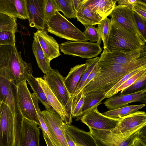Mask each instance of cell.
I'll use <instances>...</instances> for the list:
<instances>
[{"label":"cell","mask_w":146,"mask_h":146,"mask_svg":"<svg viewBox=\"0 0 146 146\" xmlns=\"http://www.w3.org/2000/svg\"><path fill=\"white\" fill-rule=\"evenodd\" d=\"M99 64L98 73L77 96L94 92L105 95L126 74L146 65V54L129 63Z\"/></svg>","instance_id":"1"},{"label":"cell","mask_w":146,"mask_h":146,"mask_svg":"<svg viewBox=\"0 0 146 146\" xmlns=\"http://www.w3.org/2000/svg\"><path fill=\"white\" fill-rule=\"evenodd\" d=\"M111 25L105 48L109 52H127L146 46L144 42L136 34L128 30L111 19Z\"/></svg>","instance_id":"2"},{"label":"cell","mask_w":146,"mask_h":146,"mask_svg":"<svg viewBox=\"0 0 146 146\" xmlns=\"http://www.w3.org/2000/svg\"><path fill=\"white\" fill-rule=\"evenodd\" d=\"M1 47L14 86L32 74L31 64L23 60L15 45H2Z\"/></svg>","instance_id":"3"},{"label":"cell","mask_w":146,"mask_h":146,"mask_svg":"<svg viewBox=\"0 0 146 146\" xmlns=\"http://www.w3.org/2000/svg\"><path fill=\"white\" fill-rule=\"evenodd\" d=\"M47 31L56 36L76 42H86L88 40L83 33L56 11L46 23Z\"/></svg>","instance_id":"4"},{"label":"cell","mask_w":146,"mask_h":146,"mask_svg":"<svg viewBox=\"0 0 146 146\" xmlns=\"http://www.w3.org/2000/svg\"><path fill=\"white\" fill-rule=\"evenodd\" d=\"M43 79L61 104L72 122V100L64 83V78L56 70L52 69Z\"/></svg>","instance_id":"5"},{"label":"cell","mask_w":146,"mask_h":146,"mask_svg":"<svg viewBox=\"0 0 146 146\" xmlns=\"http://www.w3.org/2000/svg\"><path fill=\"white\" fill-rule=\"evenodd\" d=\"M35 122L23 117L15 126L14 146H40V128Z\"/></svg>","instance_id":"6"},{"label":"cell","mask_w":146,"mask_h":146,"mask_svg":"<svg viewBox=\"0 0 146 146\" xmlns=\"http://www.w3.org/2000/svg\"><path fill=\"white\" fill-rule=\"evenodd\" d=\"M15 87V100L18 111L23 117L34 121L40 126L31 94L27 87L26 80L19 82Z\"/></svg>","instance_id":"7"},{"label":"cell","mask_w":146,"mask_h":146,"mask_svg":"<svg viewBox=\"0 0 146 146\" xmlns=\"http://www.w3.org/2000/svg\"><path fill=\"white\" fill-rule=\"evenodd\" d=\"M89 129L98 146H132L141 130L132 134H113L109 131Z\"/></svg>","instance_id":"8"},{"label":"cell","mask_w":146,"mask_h":146,"mask_svg":"<svg viewBox=\"0 0 146 146\" xmlns=\"http://www.w3.org/2000/svg\"><path fill=\"white\" fill-rule=\"evenodd\" d=\"M17 112L14 115L8 106L1 102L0 107V146H14Z\"/></svg>","instance_id":"9"},{"label":"cell","mask_w":146,"mask_h":146,"mask_svg":"<svg viewBox=\"0 0 146 146\" xmlns=\"http://www.w3.org/2000/svg\"><path fill=\"white\" fill-rule=\"evenodd\" d=\"M59 49L64 54L89 59L96 57L102 51L100 44L90 41H67L61 43Z\"/></svg>","instance_id":"10"},{"label":"cell","mask_w":146,"mask_h":146,"mask_svg":"<svg viewBox=\"0 0 146 146\" xmlns=\"http://www.w3.org/2000/svg\"><path fill=\"white\" fill-rule=\"evenodd\" d=\"M98 106L85 113L80 117L81 121L89 128L111 131L117 126L121 118L114 119L104 115L98 111Z\"/></svg>","instance_id":"11"},{"label":"cell","mask_w":146,"mask_h":146,"mask_svg":"<svg viewBox=\"0 0 146 146\" xmlns=\"http://www.w3.org/2000/svg\"><path fill=\"white\" fill-rule=\"evenodd\" d=\"M146 125L145 112L137 111L121 118L117 126L110 131L113 134H131L141 130Z\"/></svg>","instance_id":"12"},{"label":"cell","mask_w":146,"mask_h":146,"mask_svg":"<svg viewBox=\"0 0 146 146\" xmlns=\"http://www.w3.org/2000/svg\"><path fill=\"white\" fill-rule=\"evenodd\" d=\"M41 113L54 146H68L63 126L64 122L60 116L55 112L47 110Z\"/></svg>","instance_id":"13"},{"label":"cell","mask_w":146,"mask_h":146,"mask_svg":"<svg viewBox=\"0 0 146 146\" xmlns=\"http://www.w3.org/2000/svg\"><path fill=\"white\" fill-rule=\"evenodd\" d=\"M146 46L127 52L118 51L109 52L104 48L100 57L99 63L123 64L130 63L146 54Z\"/></svg>","instance_id":"14"},{"label":"cell","mask_w":146,"mask_h":146,"mask_svg":"<svg viewBox=\"0 0 146 146\" xmlns=\"http://www.w3.org/2000/svg\"><path fill=\"white\" fill-rule=\"evenodd\" d=\"M29 25L38 30H44L45 0H26Z\"/></svg>","instance_id":"15"},{"label":"cell","mask_w":146,"mask_h":146,"mask_svg":"<svg viewBox=\"0 0 146 146\" xmlns=\"http://www.w3.org/2000/svg\"><path fill=\"white\" fill-rule=\"evenodd\" d=\"M132 9L125 6L118 5L108 16L130 31L137 34L146 43V40L140 34L135 25L132 15Z\"/></svg>","instance_id":"16"},{"label":"cell","mask_w":146,"mask_h":146,"mask_svg":"<svg viewBox=\"0 0 146 146\" xmlns=\"http://www.w3.org/2000/svg\"><path fill=\"white\" fill-rule=\"evenodd\" d=\"M108 98L104 104L110 110L121 108L132 102H139L145 104L146 102V89L130 94L125 95L119 94Z\"/></svg>","instance_id":"17"},{"label":"cell","mask_w":146,"mask_h":146,"mask_svg":"<svg viewBox=\"0 0 146 146\" xmlns=\"http://www.w3.org/2000/svg\"><path fill=\"white\" fill-rule=\"evenodd\" d=\"M36 35L44 55L50 62L53 59L61 55L59 44L52 36L47 34L44 30H38L34 33Z\"/></svg>","instance_id":"18"},{"label":"cell","mask_w":146,"mask_h":146,"mask_svg":"<svg viewBox=\"0 0 146 146\" xmlns=\"http://www.w3.org/2000/svg\"><path fill=\"white\" fill-rule=\"evenodd\" d=\"M0 12L16 18H28L26 0H0Z\"/></svg>","instance_id":"19"},{"label":"cell","mask_w":146,"mask_h":146,"mask_svg":"<svg viewBox=\"0 0 146 146\" xmlns=\"http://www.w3.org/2000/svg\"><path fill=\"white\" fill-rule=\"evenodd\" d=\"M39 85L43 89L49 104L60 116L63 121L68 125H71L69 119L62 106L51 90L46 82L41 77L36 78Z\"/></svg>","instance_id":"20"},{"label":"cell","mask_w":146,"mask_h":146,"mask_svg":"<svg viewBox=\"0 0 146 146\" xmlns=\"http://www.w3.org/2000/svg\"><path fill=\"white\" fill-rule=\"evenodd\" d=\"M63 126L69 133L75 143L78 146H98L93 136L87 132L64 122Z\"/></svg>","instance_id":"21"},{"label":"cell","mask_w":146,"mask_h":146,"mask_svg":"<svg viewBox=\"0 0 146 146\" xmlns=\"http://www.w3.org/2000/svg\"><path fill=\"white\" fill-rule=\"evenodd\" d=\"M13 85L9 80L0 76V102L7 105L15 115L17 111L13 89Z\"/></svg>","instance_id":"22"},{"label":"cell","mask_w":146,"mask_h":146,"mask_svg":"<svg viewBox=\"0 0 146 146\" xmlns=\"http://www.w3.org/2000/svg\"><path fill=\"white\" fill-rule=\"evenodd\" d=\"M77 21L85 27L90 25L99 24L103 18L93 13L91 11L87 0L83 1L75 14Z\"/></svg>","instance_id":"23"},{"label":"cell","mask_w":146,"mask_h":146,"mask_svg":"<svg viewBox=\"0 0 146 146\" xmlns=\"http://www.w3.org/2000/svg\"><path fill=\"white\" fill-rule=\"evenodd\" d=\"M87 66L86 62L84 64L76 65L70 69L68 75L64 78V84L71 98Z\"/></svg>","instance_id":"24"},{"label":"cell","mask_w":146,"mask_h":146,"mask_svg":"<svg viewBox=\"0 0 146 146\" xmlns=\"http://www.w3.org/2000/svg\"><path fill=\"white\" fill-rule=\"evenodd\" d=\"M117 1L116 0H87L91 11L104 19L114 9Z\"/></svg>","instance_id":"25"},{"label":"cell","mask_w":146,"mask_h":146,"mask_svg":"<svg viewBox=\"0 0 146 146\" xmlns=\"http://www.w3.org/2000/svg\"><path fill=\"white\" fill-rule=\"evenodd\" d=\"M33 38L32 45L33 53L38 67L45 74L52 69L50 66V62L46 58L37 38L34 33Z\"/></svg>","instance_id":"26"},{"label":"cell","mask_w":146,"mask_h":146,"mask_svg":"<svg viewBox=\"0 0 146 146\" xmlns=\"http://www.w3.org/2000/svg\"><path fill=\"white\" fill-rule=\"evenodd\" d=\"M145 106V104L137 105H127L118 108L110 110L103 112L102 114L111 118L119 119L134 113L142 109Z\"/></svg>","instance_id":"27"},{"label":"cell","mask_w":146,"mask_h":146,"mask_svg":"<svg viewBox=\"0 0 146 146\" xmlns=\"http://www.w3.org/2000/svg\"><path fill=\"white\" fill-rule=\"evenodd\" d=\"M26 80L31 86L33 93L36 95L38 100L44 106L46 110L53 112H55L48 103L45 94L36 78L32 74H30L28 76Z\"/></svg>","instance_id":"28"},{"label":"cell","mask_w":146,"mask_h":146,"mask_svg":"<svg viewBox=\"0 0 146 146\" xmlns=\"http://www.w3.org/2000/svg\"><path fill=\"white\" fill-rule=\"evenodd\" d=\"M105 98V95L101 93L90 92L84 94V103L80 117L95 106L102 104V101Z\"/></svg>","instance_id":"29"},{"label":"cell","mask_w":146,"mask_h":146,"mask_svg":"<svg viewBox=\"0 0 146 146\" xmlns=\"http://www.w3.org/2000/svg\"><path fill=\"white\" fill-rule=\"evenodd\" d=\"M100 58V57H96L86 60V62L87 64V66L76 87L74 94L71 97L72 102L80 92L81 89L88 76L96 64L99 62Z\"/></svg>","instance_id":"30"},{"label":"cell","mask_w":146,"mask_h":146,"mask_svg":"<svg viewBox=\"0 0 146 146\" xmlns=\"http://www.w3.org/2000/svg\"><path fill=\"white\" fill-rule=\"evenodd\" d=\"M146 89V71L130 86L121 91L119 94L133 93Z\"/></svg>","instance_id":"31"},{"label":"cell","mask_w":146,"mask_h":146,"mask_svg":"<svg viewBox=\"0 0 146 146\" xmlns=\"http://www.w3.org/2000/svg\"><path fill=\"white\" fill-rule=\"evenodd\" d=\"M17 19L0 12V31H18Z\"/></svg>","instance_id":"32"},{"label":"cell","mask_w":146,"mask_h":146,"mask_svg":"<svg viewBox=\"0 0 146 146\" xmlns=\"http://www.w3.org/2000/svg\"><path fill=\"white\" fill-rule=\"evenodd\" d=\"M72 0H55L59 8L64 16L68 19L76 18L72 4Z\"/></svg>","instance_id":"33"},{"label":"cell","mask_w":146,"mask_h":146,"mask_svg":"<svg viewBox=\"0 0 146 146\" xmlns=\"http://www.w3.org/2000/svg\"><path fill=\"white\" fill-rule=\"evenodd\" d=\"M111 21V19L107 17L98 25L97 29L103 41L104 48L106 46V41L110 29Z\"/></svg>","instance_id":"34"},{"label":"cell","mask_w":146,"mask_h":146,"mask_svg":"<svg viewBox=\"0 0 146 146\" xmlns=\"http://www.w3.org/2000/svg\"><path fill=\"white\" fill-rule=\"evenodd\" d=\"M145 68H146V65L132 70L125 75L105 94L106 98H108L113 96L114 92L121 85L132 76Z\"/></svg>","instance_id":"35"},{"label":"cell","mask_w":146,"mask_h":146,"mask_svg":"<svg viewBox=\"0 0 146 146\" xmlns=\"http://www.w3.org/2000/svg\"><path fill=\"white\" fill-rule=\"evenodd\" d=\"M56 11H60V10L55 0H45L44 15L45 23Z\"/></svg>","instance_id":"36"},{"label":"cell","mask_w":146,"mask_h":146,"mask_svg":"<svg viewBox=\"0 0 146 146\" xmlns=\"http://www.w3.org/2000/svg\"><path fill=\"white\" fill-rule=\"evenodd\" d=\"M15 33L11 31H0V46L6 45H15Z\"/></svg>","instance_id":"37"},{"label":"cell","mask_w":146,"mask_h":146,"mask_svg":"<svg viewBox=\"0 0 146 146\" xmlns=\"http://www.w3.org/2000/svg\"><path fill=\"white\" fill-rule=\"evenodd\" d=\"M85 28L83 33L90 42H96L101 44L102 40L97 28L93 25L88 26Z\"/></svg>","instance_id":"38"},{"label":"cell","mask_w":146,"mask_h":146,"mask_svg":"<svg viewBox=\"0 0 146 146\" xmlns=\"http://www.w3.org/2000/svg\"><path fill=\"white\" fill-rule=\"evenodd\" d=\"M132 17L137 30L146 39V20H145L135 12L132 11Z\"/></svg>","instance_id":"39"},{"label":"cell","mask_w":146,"mask_h":146,"mask_svg":"<svg viewBox=\"0 0 146 146\" xmlns=\"http://www.w3.org/2000/svg\"><path fill=\"white\" fill-rule=\"evenodd\" d=\"M145 71H146V68L144 69L128 79L116 89L113 93V96L119 92L124 90L130 86L137 80Z\"/></svg>","instance_id":"40"},{"label":"cell","mask_w":146,"mask_h":146,"mask_svg":"<svg viewBox=\"0 0 146 146\" xmlns=\"http://www.w3.org/2000/svg\"><path fill=\"white\" fill-rule=\"evenodd\" d=\"M132 9L142 18L146 20V0H137V2Z\"/></svg>","instance_id":"41"},{"label":"cell","mask_w":146,"mask_h":146,"mask_svg":"<svg viewBox=\"0 0 146 146\" xmlns=\"http://www.w3.org/2000/svg\"><path fill=\"white\" fill-rule=\"evenodd\" d=\"M84 101V94H82L80 98L76 104L72 112V117H80Z\"/></svg>","instance_id":"42"},{"label":"cell","mask_w":146,"mask_h":146,"mask_svg":"<svg viewBox=\"0 0 146 146\" xmlns=\"http://www.w3.org/2000/svg\"><path fill=\"white\" fill-rule=\"evenodd\" d=\"M99 70L100 66L98 62L96 64L93 69L88 76L87 79L82 88L80 92H81V91L88 84V83L95 77L96 76L99 72Z\"/></svg>","instance_id":"43"},{"label":"cell","mask_w":146,"mask_h":146,"mask_svg":"<svg viewBox=\"0 0 146 146\" xmlns=\"http://www.w3.org/2000/svg\"><path fill=\"white\" fill-rule=\"evenodd\" d=\"M117 2L118 5H124L132 9L137 0H117Z\"/></svg>","instance_id":"44"},{"label":"cell","mask_w":146,"mask_h":146,"mask_svg":"<svg viewBox=\"0 0 146 146\" xmlns=\"http://www.w3.org/2000/svg\"><path fill=\"white\" fill-rule=\"evenodd\" d=\"M64 133L68 146H78L75 143L69 133L64 128Z\"/></svg>","instance_id":"45"},{"label":"cell","mask_w":146,"mask_h":146,"mask_svg":"<svg viewBox=\"0 0 146 146\" xmlns=\"http://www.w3.org/2000/svg\"><path fill=\"white\" fill-rule=\"evenodd\" d=\"M83 0H72L73 9L75 16V14L79 9Z\"/></svg>","instance_id":"46"},{"label":"cell","mask_w":146,"mask_h":146,"mask_svg":"<svg viewBox=\"0 0 146 146\" xmlns=\"http://www.w3.org/2000/svg\"><path fill=\"white\" fill-rule=\"evenodd\" d=\"M43 136L47 146H54L47 134L42 131Z\"/></svg>","instance_id":"47"},{"label":"cell","mask_w":146,"mask_h":146,"mask_svg":"<svg viewBox=\"0 0 146 146\" xmlns=\"http://www.w3.org/2000/svg\"><path fill=\"white\" fill-rule=\"evenodd\" d=\"M132 146H146V142L137 137V138L134 142Z\"/></svg>","instance_id":"48"},{"label":"cell","mask_w":146,"mask_h":146,"mask_svg":"<svg viewBox=\"0 0 146 146\" xmlns=\"http://www.w3.org/2000/svg\"><path fill=\"white\" fill-rule=\"evenodd\" d=\"M1 102H0V106H1Z\"/></svg>","instance_id":"49"}]
</instances>
